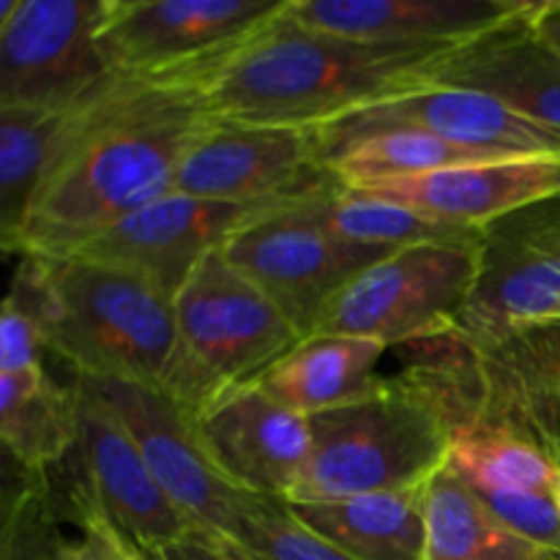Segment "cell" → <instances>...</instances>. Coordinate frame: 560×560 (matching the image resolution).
<instances>
[{
    "instance_id": "3957f363",
    "label": "cell",
    "mask_w": 560,
    "mask_h": 560,
    "mask_svg": "<svg viewBox=\"0 0 560 560\" xmlns=\"http://www.w3.org/2000/svg\"><path fill=\"white\" fill-rule=\"evenodd\" d=\"M481 408V372L468 361L410 366L364 399L312 416V454L288 503H331L424 487L446 465L452 430Z\"/></svg>"
},
{
    "instance_id": "836d02e7",
    "label": "cell",
    "mask_w": 560,
    "mask_h": 560,
    "mask_svg": "<svg viewBox=\"0 0 560 560\" xmlns=\"http://www.w3.org/2000/svg\"><path fill=\"white\" fill-rule=\"evenodd\" d=\"M503 222L541 255L560 262V202L558 206L545 202V206L528 208V211L517 213V219L509 217Z\"/></svg>"
},
{
    "instance_id": "74e56055",
    "label": "cell",
    "mask_w": 560,
    "mask_h": 560,
    "mask_svg": "<svg viewBox=\"0 0 560 560\" xmlns=\"http://www.w3.org/2000/svg\"><path fill=\"white\" fill-rule=\"evenodd\" d=\"M16 3H20V0H0V31H3V27H5L9 16L14 14Z\"/></svg>"
},
{
    "instance_id": "ac0fdd59",
    "label": "cell",
    "mask_w": 560,
    "mask_h": 560,
    "mask_svg": "<svg viewBox=\"0 0 560 560\" xmlns=\"http://www.w3.org/2000/svg\"><path fill=\"white\" fill-rule=\"evenodd\" d=\"M366 191L443 224L490 230L560 197V159H492L392 180Z\"/></svg>"
},
{
    "instance_id": "ba28073f",
    "label": "cell",
    "mask_w": 560,
    "mask_h": 560,
    "mask_svg": "<svg viewBox=\"0 0 560 560\" xmlns=\"http://www.w3.org/2000/svg\"><path fill=\"white\" fill-rule=\"evenodd\" d=\"M337 186L342 184L320 162L315 129L213 115L186 151L173 191L271 211L310 202Z\"/></svg>"
},
{
    "instance_id": "44dd1931",
    "label": "cell",
    "mask_w": 560,
    "mask_h": 560,
    "mask_svg": "<svg viewBox=\"0 0 560 560\" xmlns=\"http://www.w3.org/2000/svg\"><path fill=\"white\" fill-rule=\"evenodd\" d=\"M383 353L386 348L375 339L315 334L252 383L288 410L312 419L375 392L383 381L375 375Z\"/></svg>"
},
{
    "instance_id": "d4e9b609",
    "label": "cell",
    "mask_w": 560,
    "mask_h": 560,
    "mask_svg": "<svg viewBox=\"0 0 560 560\" xmlns=\"http://www.w3.org/2000/svg\"><path fill=\"white\" fill-rule=\"evenodd\" d=\"M74 109L0 113V255L22 257L33 200Z\"/></svg>"
},
{
    "instance_id": "f546056e",
    "label": "cell",
    "mask_w": 560,
    "mask_h": 560,
    "mask_svg": "<svg viewBox=\"0 0 560 560\" xmlns=\"http://www.w3.org/2000/svg\"><path fill=\"white\" fill-rule=\"evenodd\" d=\"M49 476H42L0 523V560H58L66 536Z\"/></svg>"
},
{
    "instance_id": "8fae6325",
    "label": "cell",
    "mask_w": 560,
    "mask_h": 560,
    "mask_svg": "<svg viewBox=\"0 0 560 560\" xmlns=\"http://www.w3.org/2000/svg\"><path fill=\"white\" fill-rule=\"evenodd\" d=\"M107 0H20L0 31V113L74 109L109 71L96 33Z\"/></svg>"
},
{
    "instance_id": "f1b7e54d",
    "label": "cell",
    "mask_w": 560,
    "mask_h": 560,
    "mask_svg": "<svg viewBox=\"0 0 560 560\" xmlns=\"http://www.w3.org/2000/svg\"><path fill=\"white\" fill-rule=\"evenodd\" d=\"M230 547L249 560H353L299 523L282 498L249 495Z\"/></svg>"
},
{
    "instance_id": "603a6c76",
    "label": "cell",
    "mask_w": 560,
    "mask_h": 560,
    "mask_svg": "<svg viewBox=\"0 0 560 560\" xmlns=\"http://www.w3.org/2000/svg\"><path fill=\"white\" fill-rule=\"evenodd\" d=\"M77 438L74 383L60 386L44 366L0 372V446L33 470L49 474Z\"/></svg>"
},
{
    "instance_id": "5bb4252c",
    "label": "cell",
    "mask_w": 560,
    "mask_h": 560,
    "mask_svg": "<svg viewBox=\"0 0 560 560\" xmlns=\"http://www.w3.org/2000/svg\"><path fill=\"white\" fill-rule=\"evenodd\" d=\"M186 419L208 463L252 495L288 501L310 463V419L284 408L257 383L222 394Z\"/></svg>"
},
{
    "instance_id": "5b68a950",
    "label": "cell",
    "mask_w": 560,
    "mask_h": 560,
    "mask_svg": "<svg viewBox=\"0 0 560 560\" xmlns=\"http://www.w3.org/2000/svg\"><path fill=\"white\" fill-rule=\"evenodd\" d=\"M173 312L175 345L156 388L186 416L257 381L304 339L222 249L197 262Z\"/></svg>"
},
{
    "instance_id": "484cf974",
    "label": "cell",
    "mask_w": 560,
    "mask_h": 560,
    "mask_svg": "<svg viewBox=\"0 0 560 560\" xmlns=\"http://www.w3.org/2000/svg\"><path fill=\"white\" fill-rule=\"evenodd\" d=\"M443 468L476 492H550L558 476V465L525 432L485 410L454 427Z\"/></svg>"
},
{
    "instance_id": "7a4b0ae2",
    "label": "cell",
    "mask_w": 560,
    "mask_h": 560,
    "mask_svg": "<svg viewBox=\"0 0 560 560\" xmlns=\"http://www.w3.org/2000/svg\"><path fill=\"white\" fill-rule=\"evenodd\" d=\"M448 52L326 36L290 20L284 5L228 52L184 74L217 118L317 129L366 104L430 85Z\"/></svg>"
},
{
    "instance_id": "e0dca14e",
    "label": "cell",
    "mask_w": 560,
    "mask_h": 560,
    "mask_svg": "<svg viewBox=\"0 0 560 560\" xmlns=\"http://www.w3.org/2000/svg\"><path fill=\"white\" fill-rule=\"evenodd\" d=\"M552 323H560V262L498 222L452 337L479 355Z\"/></svg>"
},
{
    "instance_id": "8992f818",
    "label": "cell",
    "mask_w": 560,
    "mask_h": 560,
    "mask_svg": "<svg viewBox=\"0 0 560 560\" xmlns=\"http://www.w3.org/2000/svg\"><path fill=\"white\" fill-rule=\"evenodd\" d=\"M485 241L394 249L355 273L323 310L315 334L375 339L383 348L452 337L481 268Z\"/></svg>"
},
{
    "instance_id": "8d00e7d4",
    "label": "cell",
    "mask_w": 560,
    "mask_h": 560,
    "mask_svg": "<svg viewBox=\"0 0 560 560\" xmlns=\"http://www.w3.org/2000/svg\"><path fill=\"white\" fill-rule=\"evenodd\" d=\"M528 22L536 36L560 58V3H530Z\"/></svg>"
},
{
    "instance_id": "4fadbf2b",
    "label": "cell",
    "mask_w": 560,
    "mask_h": 560,
    "mask_svg": "<svg viewBox=\"0 0 560 560\" xmlns=\"http://www.w3.org/2000/svg\"><path fill=\"white\" fill-rule=\"evenodd\" d=\"M383 129L424 131L485 159H560L558 135L530 124L498 98L468 88L421 85L317 126L320 162L328 164L345 145Z\"/></svg>"
},
{
    "instance_id": "ab89813d",
    "label": "cell",
    "mask_w": 560,
    "mask_h": 560,
    "mask_svg": "<svg viewBox=\"0 0 560 560\" xmlns=\"http://www.w3.org/2000/svg\"><path fill=\"white\" fill-rule=\"evenodd\" d=\"M536 560H560L558 556H545V558H536Z\"/></svg>"
},
{
    "instance_id": "cb8c5ba5",
    "label": "cell",
    "mask_w": 560,
    "mask_h": 560,
    "mask_svg": "<svg viewBox=\"0 0 560 560\" xmlns=\"http://www.w3.org/2000/svg\"><path fill=\"white\" fill-rule=\"evenodd\" d=\"M528 545L490 512L463 479L438 470L424 485V560H536Z\"/></svg>"
},
{
    "instance_id": "ffe728a7",
    "label": "cell",
    "mask_w": 560,
    "mask_h": 560,
    "mask_svg": "<svg viewBox=\"0 0 560 560\" xmlns=\"http://www.w3.org/2000/svg\"><path fill=\"white\" fill-rule=\"evenodd\" d=\"M481 408L517 427L560 468V350L541 328L476 355Z\"/></svg>"
},
{
    "instance_id": "277c9868",
    "label": "cell",
    "mask_w": 560,
    "mask_h": 560,
    "mask_svg": "<svg viewBox=\"0 0 560 560\" xmlns=\"http://www.w3.org/2000/svg\"><path fill=\"white\" fill-rule=\"evenodd\" d=\"M11 282L42 317L47 350L80 377L159 386L175 345L173 299L82 257H20Z\"/></svg>"
},
{
    "instance_id": "52a82bcc",
    "label": "cell",
    "mask_w": 560,
    "mask_h": 560,
    "mask_svg": "<svg viewBox=\"0 0 560 560\" xmlns=\"http://www.w3.org/2000/svg\"><path fill=\"white\" fill-rule=\"evenodd\" d=\"M77 438L58 468L49 470L60 517H98L148 552L180 539L191 525L180 517L148 470L140 448L113 410L74 375Z\"/></svg>"
},
{
    "instance_id": "d6986e66",
    "label": "cell",
    "mask_w": 560,
    "mask_h": 560,
    "mask_svg": "<svg viewBox=\"0 0 560 560\" xmlns=\"http://www.w3.org/2000/svg\"><path fill=\"white\" fill-rule=\"evenodd\" d=\"M528 14L452 49L430 85L487 93L530 124L560 137V58L536 36Z\"/></svg>"
},
{
    "instance_id": "4316f807",
    "label": "cell",
    "mask_w": 560,
    "mask_h": 560,
    "mask_svg": "<svg viewBox=\"0 0 560 560\" xmlns=\"http://www.w3.org/2000/svg\"><path fill=\"white\" fill-rule=\"evenodd\" d=\"M310 211L317 222L337 238L372 249H405L416 244H454V241H481L487 230H468L457 224H443L419 211L381 200L366 191L337 189L315 197Z\"/></svg>"
},
{
    "instance_id": "7c38bea8",
    "label": "cell",
    "mask_w": 560,
    "mask_h": 560,
    "mask_svg": "<svg viewBox=\"0 0 560 560\" xmlns=\"http://www.w3.org/2000/svg\"><path fill=\"white\" fill-rule=\"evenodd\" d=\"M80 377V375H77ZM124 424L148 470L191 530L230 545L252 492L230 485L202 454L184 410L156 386L82 377Z\"/></svg>"
},
{
    "instance_id": "d590c367",
    "label": "cell",
    "mask_w": 560,
    "mask_h": 560,
    "mask_svg": "<svg viewBox=\"0 0 560 560\" xmlns=\"http://www.w3.org/2000/svg\"><path fill=\"white\" fill-rule=\"evenodd\" d=\"M42 476V470L27 468L22 459H16L14 454L5 446H0V523L14 512L16 503L27 495L33 485H36Z\"/></svg>"
},
{
    "instance_id": "83f0119b",
    "label": "cell",
    "mask_w": 560,
    "mask_h": 560,
    "mask_svg": "<svg viewBox=\"0 0 560 560\" xmlns=\"http://www.w3.org/2000/svg\"><path fill=\"white\" fill-rule=\"evenodd\" d=\"M470 162H492L441 137L416 129H383L359 137L328 159V173L345 189H372Z\"/></svg>"
},
{
    "instance_id": "7402d4cb",
    "label": "cell",
    "mask_w": 560,
    "mask_h": 560,
    "mask_svg": "<svg viewBox=\"0 0 560 560\" xmlns=\"http://www.w3.org/2000/svg\"><path fill=\"white\" fill-rule=\"evenodd\" d=\"M288 506L353 560H424V487Z\"/></svg>"
},
{
    "instance_id": "d6a6232c",
    "label": "cell",
    "mask_w": 560,
    "mask_h": 560,
    "mask_svg": "<svg viewBox=\"0 0 560 560\" xmlns=\"http://www.w3.org/2000/svg\"><path fill=\"white\" fill-rule=\"evenodd\" d=\"M74 525L80 528V536L63 541L58 560H148L145 552L137 550L104 520L80 517Z\"/></svg>"
},
{
    "instance_id": "30bf717a",
    "label": "cell",
    "mask_w": 560,
    "mask_h": 560,
    "mask_svg": "<svg viewBox=\"0 0 560 560\" xmlns=\"http://www.w3.org/2000/svg\"><path fill=\"white\" fill-rule=\"evenodd\" d=\"M288 0H107L96 44L109 74L200 69L266 25Z\"/></svg>"
},
{
    "instance_id": "4dcf8cb0",
    "label": "cell",
    "mask_w": 560,
    "mask_h": 560,
    "mask_svg": "<svg viewBox=\"0 0 560 560\" xmlns=\"http://www.w3.org/2000/svg\"><path fill=\"white\" fill-rule=\"evenodd\" d=\"M479 498L512 534L560 558V512L550 492L492 490L479 492Z\"/></svg>"
},
{
    "instance_id": "9a60e30c",
    "label": "cell",
    "mask_w": 560,
    "mask_h": 560,
    "mask_svg": "<svg viewBox=\"0 0 560 560\" xmlns=\"http://www.w3.org/2000/svg\"><path fill=\"white\" fill-rule=\"evenodd\" d=\"M260 211L170 191L120 219L71 257L120 268L175 299L197 262L208 252L222 249L224 241Z\"/></svg>"
},
{
    "instance_id": "2e32d148",
    "label": "cell",
    "mask_w": 560,
    "mask_h": 560,
    "mask_svg": "<svg viewBox=\"0 0 560 560\" xmlns=\"http://www.w3.org/2000/svg\"><path fill=\"white\" fill-rule=\"evenodd\" d=\"M523 0H290L299 25L383 47L454 49L523 20Z\"/></svg>"
},
{
    "instance_id": "6da1fadb",
    "label": "cell",
    "mask_w": 560,
    "mask_h": 560,
    "mask_svg": "<svg viewBox=\"0 0 560 560\" xmlns=\"http://www.w3.org/2000/svg\"><path fill=\"white\" fill-rule=\"evenodd\" d=\"M186 74H113L71 115L25 224L22 257H71L129 213L170 195L211 124Z\"/></svg>"
},
{
    "instance_id": "1f68e13d",
    "label": "cell",
    "mask_w": 560,
    "mask_h": 560,
    "mask_svg": "<svg viewBox=\"0 0 560 560\" xmlns=\"http://www.w3.org/2000/svg\"><path fill=\"white\" fill-rule=\"evenodd\" d=\"M47 350L42 317L22 288L11 282L0 299V372H25L42 366Z\"/></svg>"
},
{
    "instance_id": "e575fe53",
    "label": "cell",
    "mask_w": 560,
    "mask_h": 560,
    "mask_svg": "<svg viewBox=\"0 0 560 560\" xmlns=\"http://www.w3.org/2000/svg\"><path fill=\"white\" fill-rule=\"evenodd\" d=\"M148 560H249L244 552L233 550L224 541L211 539L206 534L189 530L180 539L170 541V545L159 547V550L148 552Z\"/></svg>"
},
{
    "instance_id": "f35d334b",
    "label": "cell",
    "mask_w": 560,
    "mask_h": 560,
    "mask_svg": "<svg viewBox=\"0 0 560 560\" xmlns=\"http://www.w3.org/2000/svg\"><path fill=\"white\" fill-rule=\"evenodd\" d=\"M550 498H552V503H556V509L560 512V468H558V476H556V485H552V490H550Z\"/></svg>"
},
{
    "instance_id": "9c48e42d",
    "label": "cell",
    "mask_w": 560,
    "mask_h": 560,
    "mask_svg": "<svg viewBox=\"0 0 560 560\" xmlns=\"http://www.w3.org/2000/svg\"><path fill=\"white\" fill-rule=\"evenodd\" d=\"M310 202L255 213L222 244L230 266L244 273L304 339L312 337L328 301L355 273L392 255L331 235L310 211Z\"/></svg>"
}]
</instances>
